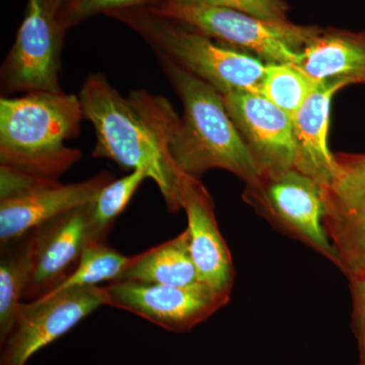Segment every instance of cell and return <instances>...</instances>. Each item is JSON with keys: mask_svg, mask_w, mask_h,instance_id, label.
I'll return each instance as SVG.
<instances>
[{"mask_svg": "<svg viewBox=\"0 0 365 365\" xmlns=\"http://www.w3.org/2000/svg\"><path fill=\"white\" fill-rule=\"evenodd\" d=\"M319 86L295 64L266 63L260 95L294 119Z\"/></svg>", "mask_w": 365, "mask_h": 365, "instance_id": "ffe728a7", "label": "cell"}, {"mask_svg": "<svg viewBox=\"0 0 365 365\" xmlns=\"http://www.w3.org/2000/svg\"><path fill=\"white\" fill-rule=\"evenodd\" d=\"M115 179L98 173L85 181L64 184L0 167V246L16 241L43 223L95 200Z\"/></svg>", "mask_w": 365, "mask_h": 365, "instance_id": "8992f818", "label": "cell"}, {"mask_svg": "<svg viewBox=\"0 0 365 365\" xmlns=\"http://www.w3.org/2000/svg\"><path fill=\"white\" fill-rule=\"evenodd\" d=\"M163 0H68L60 9L58 19L66 30L78 25L98 14H109L120 9L153 6Z\"/></svg>", "mask_w": 365, "mask_h": 365, "instance_id": "7402d4cb", "label": "cell"}, {"mask_svg": "<svg viewBox=\"0 0 365 365\" xmlns=\"http://www.w3.org/2000/svg\"><path fill=\"white\" fill-rule=\"evenodd\" d=\"M165 1L177 4V6H202V4H205L206 0H165Z\"/></svg>", "mask_w": 365, "mask_h": 365, "instance_id": "d4e9b609", "label": "cell"}, {"mask_svg": "<svg viewBox=\"0 0 365 365\" xmlns=\"http://www.w3.org/2000/svg\"><path fill=\"white\" fill-rule=\"evenodd\" d=\"M131 259L113 249L107 242L91 241L81 253L76 269L52 292L71 287H100L103 282L122 280Z\"/></svg>", "mask_w": 365, "mask_h": 365, "instance_id": "d6986e66", "label": "cell"}, {"mask_svg": "<svg viewBox=\"0 0 365 365\" xmlns=\"http://www.w3.org/2000/svg\"><path fill=\"white\" fill-rule=\"evenodd\" d=\"M0 341L6 337L23 304L32 273V232L0 246Z\"/></svg>", "mask_w": 365, "mask_h": 365, "instance_id": "ac0fdd59", "label": "cell"}, {"mask_svg": "<svg viewBox=\"0 0 365 365\" xmlns=\"http://www.w3.org/2000/svg\"><path fill=\"white\" fill-rule=\"evenodd\" d=\"M66 33L49 0H28L25 18L0 71L2 91H62L59 72Z\"/></svg>", "mask_w": 365, "mask_h": 365, "instance_id": "9c48e42d", "label": "cell"}, {"mask_svg": "<svg viewBox=\"0 0 365 365\" xmlns=\"http://www.w3.org/2000/svg\"><path fill=\"white\" fill-rule=\"evenodd\" d=\"M157 53L220 91L260 93L266 63L239 50L216 44L203 34L153 13L148 7L111 11Z\"/></svg>", "mask_w": 365, "mask_h": 365, "instance_id": "277c9868", "label": "cell"}, {"mask_svg": "<svg viewBox=\"0 0 365 365\" xmlns=\"http://www.w3.org/2000/svg\"><path fill=\"white\" fill-rule=\"evenodd\" d=\"M50 4H51L52 9H54L55 13L59 14L60 9L63 7L64 4H66L68 0H49Z\"/></svg>", "mask_w": 365, "mask_h": 365, "instance_id": "484cf974", "label": "cell"}, {"mask_svg": "<svg viewBox=\"0 0 365 365\" xmlns=\"http://www.w3.org/2000/svg\"><path fill=\"white\" fill-rule=\"evenodd\" d=\"M223 100L262 174L294 169V127L287 113L252 91L227 93Z\"/></svg>", "mask_w": 365, "mask_h": 365, "instance_id": "4fadbf2b", "label": "cell"}, {"mask_svg": "<svg viewBox=\"0 0 365 365\" xmlns=\"http://www.w3.org/2000/svg\"><path fill=\"white\" fill-rule=\"evenodd\" d=\"M244 198L271 222L337 264L324 225L323 188L312 178L295 169L263 173L258 182L246 186Z\"/></svg>", "mask_w": 365, "mask_h": 365, "instance_id": "52a82bcc", "label": "cell"}, {"mask_svg": "<svg viewBox=\"0 0 365 365\" xmlns=\"http://www.w3.org/2000/svg\"><path fill=\"white\" fill-rule=\"evenodd\" d=\"M83 117L78 96L33 91L0 100V167L59 180L81 158L66 141L78 136Z\"/></svg>", "mask_w": 365, "mask_h": 365, "instance_id": "3957f363", "label": "cell"}, {"mask_svg": "<svg viewBox=\"0 0 365 365\" xmlns=\"http://www.w3.org/2000/svg\"><path fill=\"white\" fill-rule=\"evenodd\" d=\"M180 204L186 211L190 252L199 280L230 297L234 285V264L218 227L212 198L199 179L184 174Z\"/></svg>", "mask_w": 365, "mask_h": 365, "instance_id": "5bb4252c", "label": "cell"}, {"mask_svg": "<svg viewBox=\"0 0 365 365\" xmlns=\"http://www.w3.org/2000/svg\"><path fill=\"white\" fill-rule=\"evenodd\" d=\"M337 172L323 188L324 225L338 266L350 281L365 276V153H338Z\"/></svg>", "mask_w": 365, "mask_h": 365, "instance_id": "30bf717a", "label": "cell"}, {"mask_svg": "<svg viewBox=\"0 0 365 365\" xmlns=\"http://www.w3.org/2000/svg\"><path fill=\"white\" fill-rule=\"evenodd\" d=\"M104 289L106 306L129 312L172 332L191 330L230 300L228 295L204 284L180 287L120 280Z\"/></svg>", "mask_w": 365, "mask_h": 365, "instance_id": "8fae6325", "label": "cell"}, {"mask_svg": "<svg viewBox=\"0 0 365 365\" xmlns=\"http://www.w3.org/2000/svg\"><path fill=\"white\" fill-rule=\"evenodd\" d=\"M122 280L180 287L202 284L190 252L187 230L169 241L132 256Z\"/></svg>", "mask_w": 365, "mask_h": 365, "instance_id": "e0dca14e", "label": "cell"}, {"mask_svg": "<svg viewBox=\"0 0 365 365\" xmlns=\"http://www.w3.org/2000/svg\"><path fill=\"white\" fill-rule=\"evenodd\" d=\"M148 178L144 170H131L126 176L114 179L91 202L93 241L106 242L117 218L125 210L137 189Z\"/></svg>", "mask_w": 365, "mask_h": 365, "instance_id": "44dd1931", "label": "cell"}, {"mask_svg": "<svg viewBox=\"0 0 365 365\" xmlns=\"http://www.w3.org/2000/svg\"><path fill=\"white\" fill-rule=\"evenodd\" d=\"M340 85H321L292 119L294 169L312 178L322 188L332 182L337 160L328 146L331 103Z\"/></svg>", "mask_w": 365, "mask_h": 365, "instance_id": "9a60e30c", "label": "cell"}, {"mask_svg": "<svg viewBox=\"0 0 365 365\" xmlns=\"http://www.w3.org/2000/svg\"><path fill=\"white\" fill-rule=\"evenodd\" d=\"M78 97L97 136L91 155L111 160L123 170H145L170 212H178L184 173L170 157L180 117L169 100L144 90L124 97L102 73L88 76Z\"/></svg>", "mask_w": 365, "mask_h": 365, "instance_id": "6da1fadb", "label": "cell"}, {"mask_svg": "<svg viewBox=\"0 0 365 365\" xmlns=\"http://www.w3.org/2000/svg\"><path fill=\"white\" fill-rule=\"evenodd\" d=\"M31 232L32 273L24 294L28 302L44 297L63 282L86 245L93 241L91 203L52 218Z\"/></svg>", "mask_w": 365, "mask_h": 365, "instance_id": "7c38bea8", "label": "cell"}, {"mask_svg": "<svg viewBox=\"0 0 365 365\" xmlns=\"http://www.w3.org/2000/svg\"><path fill=\"white\" fill-rule=\"evenodd\" d=\"M205 4L235 9L264 21H288L289 6L284 0H206Z\"/></svg>", "mask_w": 365, "mask_h": 365, "instance_id": "603a6c76", "label": "cell"}, {"mask_svg": "<svg viewBox=\"0 0 365 365\" xmlns=\"http://www.w3.org/2000/svg\"><path fill=\"white\" fill-rule=\"evenodd\" d=\"M158 61L184 108L169 146L177 169L196 179L220 169L246 186L258 182L260 168L228 114L222 93L170 60L158 57Z\"/></svg>", "mask_w": 365, "mask_h": 365, "instance_id": "7a4b0ae2", "label": "cell"}, {"mask_svg": "<svg viewBox=\"0 0 365 365\" xmlns=\"http://www.w3.org/2000/svg\"><path fill=\"white\" fill-rule=\"evenodd\" d=\"M295 66L319 85H365V32L321 29Z\"/></svg>", "mask_w": 365, "mask_h": 365, "instance_id": "2e32d148", "label": "cell"}, {"mask_svg": "<svg viewBox=\"0 0 365 365\" xmlns=\"http://www.w3.org/2000/svg\"><path fill=\"white\" fill-rule=\"evenodd\" d=\"M146 7L211 39L249 50L265 63L297 64L304 46L321 31L318 26H299L289 21H264L206 4L182 6L163 0L157 6Z\"/></svg>", "mask_w": 365, "mask_h": 365, "instance_id": "5b68a950", "label": "cell"}, {"mask_svg": "<svg viewBox=\"0 0 365 365\" xmlns=\"http://www.w3.org/2000/svg\"><path fill=\"white\" fill-rule=\"evenodd\" d=\"M106 306L104 287H71L23 302L1 341L0 365H26L33 355Z\"/></svg>", "mask_w": 365, "mask_h": 365, "instance_id": "ba28073f", "label": "cell"}, {"mask_svg": "<svg viewBox=\"0 0 365 365\" xmlns=\"http://www.w3.org/2000/svg\"><path fill=\"white\" fill-rule=\"evenodd\" d=\"M350 282L353 295V325L359 340L360 365H365V276Z\"/></svg>", "mask_w": 365, "mask_h": 365, "instance_id": "cb8c5ba5", "label": "cell"}]
</instances>
